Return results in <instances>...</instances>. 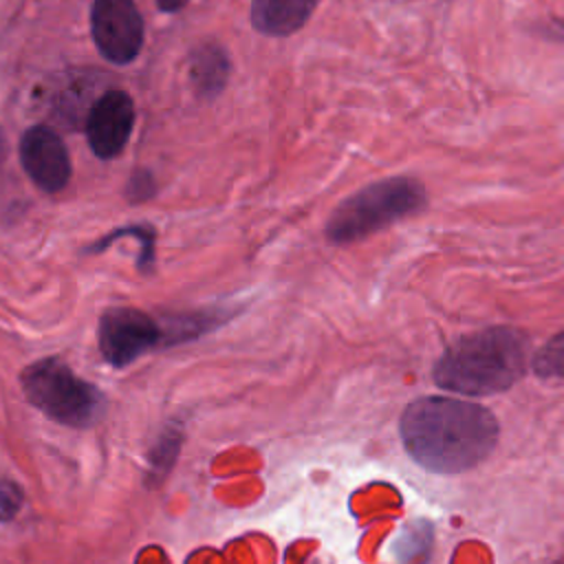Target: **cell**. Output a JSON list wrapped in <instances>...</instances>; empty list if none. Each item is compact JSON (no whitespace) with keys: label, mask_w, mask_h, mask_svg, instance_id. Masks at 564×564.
<instances>
[{"label":"cell","mask_w":564,"mask_h":564,"mask_svg":"<svg viewBox=\"0 0 564 564\" xmlns=\"http://www.w3.org/2000/svg\"><path fill=\"white\" fill-rule=\"evenodd\" d=\"M533 372L542 379H564V330L553 335L535 355H533Z\"/></svg>","instance_id":"7c38bea8"},{"label":"cell","mask_w":564,"mask_h":564,"mask_svg":"<svg viewBox=\"0 0 564 564\" xmlns=\"http://www.w3.org/2000/svg\"><path fill=\"white\" fill-rule=\"evenodd\" d=\"M427 192L414 176H388L344 198L326 220L324 234L335 245H348L388 225L419 214Z\"/></svg>","instance_id":"3957f363"},{"label":"cell","mask_w":564,"mask_h":564,"mask_svg":"<svg viewBox=\"0 0 564 564\" xmlns=\"http://www.w3.org/2000/svg\"><path fill=\"white\" fill-rule=\"evenodd\" d=\"M134 126V104L128 93L123 90H108L104 93L95 106L90 108L86 137L90 150L99 159L117 156L132 132Z\"/></svg>","instance_id":"52a82bcc"},{"label":"cell","mask_w":564,"mask_h":564,"mask_svg":"<svg viewBox=\"0 0 564 564\" xmlns=\"http://www.w3.org/2000/svg\"><path fill=\"white\" fill-rule=\"evenodd\" d=\"M154 460H152V469H167V465H172L174 456L178 454V432H167L161 436L159 445L154 447Z\"/></svg>","instance_id":"5bb4252c"},{"label":"cell","mask_w":564,"mask_h":564,"mask_svg":"<svg viewBox=\"0 0 564 564\" xmlns=\"http://www.w3.org/2000/svg\"><path fill=\"white\" fill-rule=\"evenodd\" d=\"M185 4H187V0H156V7H159L161 11H167V13L178 11V9H183Z\"/></svg>","instance_id":"9a60e30c"},{"label":"cell","mask_w":564,"mask_h":564,"mask_svg":"<svg viewBox=\"0 0 564 564\" xmlns=\"http://www.w3.org/2000/svg\"><path fill=\"white\" fill-rule=\"evenodd\" d=\"M430 544L432 527L427 522H414L401 533L397 553L403 564H425L430 555Z\"/></svg>","instance_id":"8fae6325"},{"label":"cell","mask_w":564,"mask_h":564,"mask_svg":"<svg viewBox=\"0 0 564 564\" xmlns=\"http://www.w3.org/2000/svg\"><path fill=\"white\" fill-rule=\"evenodd\" d=\"M405 452L434 474H460L482 463L498 443L491 410L456 397H421L399 421Z\"/></svg>","instance_id":"6da1fadb"},{"label":"cell","mask_w":564,"mask_h":564,"mask_svg":"<svg viewBox=\"0 0 564 564\" xmlns=\"http://www.w3.org/2000/svg\"><path fill=\"white\" fill-rule=\"evenodd\" d=\"M22 505V494L20 487L11 480L0 478V522H7L15 516V511Z\"/></svg>","instance_id":"4fadbf2b"},{"label":"cell","mask_w":564,"mask_h":564,"mask_svg":"<svg viewBox=\"0 0 564 564\" xmlns=\"http://www.w3.org/2000/svg\"><path fill=\"white\" fill-rule=\"evenodd\" d=\"M31 405L68 427H88L104 414V394L59 359H40L20 375Z\"/></svg>","instance_id":"277c9868"},{"label":"cell","mask_w":564,"mask_h":564,"mask_svg":"<svg viewBox=\"0 0 564 564\" xmlns=\"http://www.w3.org/2000/svg\"><path fill=\"white\" fill-rule=\"evenodd\" d=\"M4 156H7V139H4V132H2V128H0V165H2Z\"/></svg>","instance_id":"2e32d148"},{"label":"cell","mask_w":564,"mask_h":564,"mask_svg":"<svg viewBox=\"0 0 564 564\" xmlns=\"http://www.w3.org/2000/svg\"><path fill=\"white\" fill-rule=\"evenodd\" d=\"M319 0H251V24L262 35L286 37L300 31Z\"/></svg>","instance_id":"9c48e42d"},{"label":"cell","mask_w":564,"mask_h":564,"mask_svg":"<svg viewBox=\"0 0 564 564\" xmlns=\"http://www.w3.org/2000/svg\"><path fill=\"white\" fill-rule=\"evenodd\" d=\"M20 161L29 178L44 192H57L70 178L66 145L51 128L33 126L22 134Z\"/></svg>","instance_id":"ba28073f"},{"label":"cell","mask_w":564,"mask_h":564,"mask_svg":"<svg viewBox=\"0 0 564 564\" xmlns=\"http://www.w3.org/2000/svg\"><path fill=\"white\" fill-rule=\"evenodd\" d=\"M90 31L99 53L112 64L132 62L143 46V18L132 0H95Z\"/></svg>","instance_id":"8992f818"},{"label":"cell","mask_w":564,"mask_h":564,"mask_svg":"<svg viewBox=\"0 0 564 564\" xmlns=\"http://www.w3.org/2000/svg\"><path fill=\"white\" fill-rule=\"evenodd\" d=\"M529 339L511 326H489L469 333L445 348L432 370L438 388L487 397L509 390L527 370Z\"/></svg>","instance_id":"7a4b0ae2"},{"label":"cell","mask_w":564,"mask_h":564,"mask_svg":"<svg viewBox=\"0 0 564 564\" xmlns=\"http://www.w3.org/2000/svg\"><path fill=\"white\" fill-rule=\"evenodd\" d=\"M163 339V328L148 313L132 306H112L99 317L97 341L101 357L123 368L150 352Z\"/></svg>","instance_id":"5b68a950"},{"label":"cell","mask_w":564,"mask_h":564,"mask_svg":"<svg viewBox=\"0 0 564 564\" xmlns=\"http://www.w3.org/2000/svg\"><path fill=\"white\" fill-rule=\"evenodd\" d=\"M551 564H564V555H562V557H557V560H555V562H551Z\"/></svg>","instance_id":"e0dca14e"},{"label":"cell","mask_w":564,"mask_h":564,"mask_svg":"<svg viewBox=\"0 0 564 564\" xmlns=\"http://www.w3.org/2000/svg\"><path fill=\"white\" fill-rule=\"evenodd\" d=\"M189 75L196 90L205 97H214L223 90L229 77V57L218 44H203L194 51Z\"/></svg>","instance_id":"30bf717a"}]
</instances>
